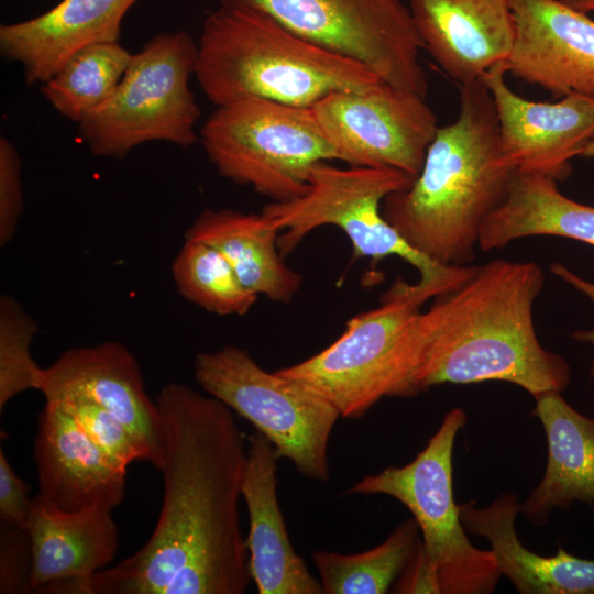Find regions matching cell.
I'll use <instances>...</instances> for the list:
<instances>
[{
    "label": "cell",
    "instance_id": "obj_4",
    "mask_svg": "<svg viewBox=\"0 0 594 594\" xmlns=\"http://www.w3.org/2000/svg\"><path fill=\"white\" fill-rule=\"evenodd\" d=\"M195 77L216 107L254 97L311 108L332 92L362 90L383 80L258 10L228 3H220L204 22Z\"/></svg>",
    "mask_w": 594,
    "mask_h": 594
},
{
    "label": "cell",
    "instance_id": "obj_18",
    "mask_svg": "<svg viewBox=\"0 0 594 594\" xmlns=\"http://www.w3.org/2000/svg\"><path fill=\"white\" fill-rule=\"evenodd\" d=\"M28 530L34 592L92 594L94 575L113 560L119 547L112 510L103 507L65 513L35 496Z\"/></svg>",
    "mask_w": 594,
    "mask_h": 594
},
{
    "label": "cell",
    "instance_id": "obj_31",
    "mask_svg": "<svg viewBox=\"0 0 594 594\" xmlns=\"http://www.w3.org/2000/svg\"><path fill=\"white\" fill-rule=\"evenodd\" d=\"M32 543L28 528L1 524L0 593L31 591Z\"/></svg>",
    "mask_w": 594,
    "mask_h": 594
},
{
    "label": "cell",
    "instance_id": "obj_35",
    "mask_svg": "<svg viewBox=\"0 0 594 594\" xmlns=\"http://www.w3.org/2000/svg\"><path fill=\"white\" fill-rule=\"evenodd\" d=\"M581 156L594 157V138L585 145Z\"/></svg>",
    "mask_w": 594,
    "mask_h": 594
},
{
    "label": "cell",
    "instance_id": "obj_9",
    "mask_svg": "<svg viewBox=\"0 0 594 594\" xmlns=\"http://www.w3.org/2000/svg\"><path fill=\"white\" fill-rule=\"evenodd\" d=\"M195 378L206 394L249 420L306 477L329 481L328 442L338 408L306 384L265 371L244 349L200 352Z\"/></svg>",
    "mask_w": 594,
    "mask_h": 594
},
{
    "label": "cell",
    "instance_id": "obj_33",
    "mask_svg": "<svg viewBox=\"0 0 594 594\" xmlns=\"http://www.w3.org/2000/svg\"><path fill=\"white\" fill-rule=\"evenodd\" d=\"M550 270L570 286L586 295L594 305V283L587 282L561 263L551 264ZM571 336L576 341L588 342L594 345V328L591 330H578ZM590 376L594 377V358L590 366Z\"/></svg>",
    "mask_w": 594,
    "mask_h": 594
},
{
    "label": "cell",
    "instance_id": "obj_20",
    "mask_svg": "<svg viewBox=\"0 0 594 594\" xmlns=\"http://www.w3.org/2000/svg\"><path fill=\"white\" fill-rule=\"evenodd\" d=\"M138 0H62L29 20L0 25V53L23 68L26 84L42 85L77 51L119 42L124 15Z\"/></svg>",
    "mask_w": 594,
    "mask_h": 594
},
{
    "label": "cell",
    "instance_id": "obj_8",
    "mask_svg": "<svg viewBox=\"0 0 594 594\" xmlns=\"http://www.w3.org/2000/svg\"><path fill=\"white\" fill-rule=\"evenodd\" d=\"M197 55L198 44L183 30L160 33L133 54L114 94L77 124L91 154L123 157L152 141L196 143L201 112L189 79Z\"/></svg>",
    "mask_w": 594,
    "mask_h": 594
},
{
    "label": "cell",
    "instance_id": "obj_19",
    "mask_svg": "<svg viewBox=\"0 0 594 594\" xmlns=\"http://www.w3.org/2000/svg\"><path fill=\"white\" fill-rule=\"evenodd\" d=\"M278 459L264 435L256 431L249 438L241 496L249 513L251 578L260 594H323L289 540L277 497Z\"/></svg>",
    "mask_w": 594,
    "mask_h": 594
},
{
    "label": "cell",
    "instance_id": "obj_6",
    "mask_svg": "<svg viewBox=\"0 0 594 594\" xmlns=\"http://www.w3.org/2000/svg\"><path fill=\"white\" fill-rule=\"evenodd\" d=\"M465 422L464 410L452 408L410 463L366 475L349 490L392 496L410 510L422 536L418 552L440 594L492 593L502 576L491 549L469 540L453 497L452 454Z\"/></svg>",
    "mask_w": 594,
    "mask_h": 594
},
{
    "label": "cell",
    "instance_id": "obj_21",
    "mask_svg": "<svg viewBox=\"0 0 594 594\" xmlns=\"http://www.w3.org/2000/svg\"><path fill=\"white\" fill-rule=\"evenodd\" d=\"M521 504L513 493L501 494L488 506L473 501L459 505L470 534L491 544L499 572L521 594H594V561L568 553L562 547L551 557L528 550L518 539L515 522Z\"/></svg>",
    "mask_w": 594,
    "mask_h": 594
},
{
    "label": "cell",
    "instance_id": "obj_12",
    "mask_svg": "<svg viewBox=\"0 0 594 594\" xmlns=\"http://www.w3.org/2000/svg\"><path fill=\"white\" fill-rule=\"evenodd\" d=\"M425 99L382 80L362 90L332 92L311 110L338 161L416 177L439 128Z\"/></svg>",
    "mask_w": 594,
    "mask_h": 594
},
{
    "label": "cell",
    "instance_id": "obj_24",
    "mask_svg": "<svg viewBox=\"0 0 594 594\" xmlns=\"http://www.w3.org/2000/svg\"><path fill=\"white\" fill-rule=\"evenodd\" d=\"M531 235L563 237L594 246V207L564 196L552 178L514 172L506 199L481 228L479 248L501 249Z\"/></svg>",
    "mask_w": 594,
    "mask_h": 594
},
{
    "label": "cell",
    "instance_id": "obj_13",
    "mask_svg": "<svg viewBox=\"0 0 594 594\" xmlns=\"http://www.w3.org/2000/svg\"><path fill=\"white\" fill-rule=\"evenodd\" d=\"M505 74L501 63L480 79L494 102L505 164L515 172L564 180L571 161L594 138V98L571 94L558 102L531 101L507 86Z\"/></svg>",
    "mask_w": 594,
    "mask_h": 594
},
{
    "label": "cell",
    "instance_id": "obj_17",
    "mask_svg": "<svg viewBox=\"0 0 594 594\" xmlns=\"http://www.w3.org/2000/svg\"><path fill=\"white\" fill-rule=\"evenodd\" d=\"M424 48L458 85L505 63L515 22L509 0H409Z\"/></svg>",
    "mask_w": 594,
    "mask_h": 594
},
{
    "label": "cell",
    "instance_id": "obj_11",
    "mask_svg": "<svg viewBox=\"0 0 594 594\" xmlns=\"http://www.w3.org/2000/svg\"><path fill=\"white\" fill-rule=\"evenodd\" d=\"M258 10L295 34L426 98L422 41L402 0H220Z\"/></svg>",
    "mask_w": 594,
    "mask_h": 594
},
{
    "label": "cell",
    "instance_id": "obj_32",
    "mask_svg": "<svg viewBox=\"0 0 594 594\" xmlns=\"http://www.w3.org/2000/svg\"><path fill=\"white\" fill-rule=\"evenodd\" d=\"M33 498L29 497L26 484L10 465L0 449V520L20 528H28Z\"/></svg>",
    "mask_w": 594,
    "mask_h": 594
},
{
    "label": "cell",
    "instance_id": "obj_25",
    "mask_svg": "<svg viewBox=\"0 0 594 594\" xmlns=\"http://www.w3.org/2000/svg\"><path fill=\"white\" fill-rule=\"evenodd\" d=\"M132 56L120 42L82 47L41 85L42 95L59 114L78 124L114 94Z\"/></svg>",
    "mask_w": 594,
    "mask_h": 594
},
{
    "label": "cell",
    "instance_id": "obj_15",
    "mask_svg": "<svg viewBox=\"0 0 594 594\" xmlns=\"http://www.w3.org/2000/svg\"><path fill=\"white\" fill-rule=\"evenodd\" d=\"M36 391L45 399L72 395L86 398L122 421L157 468L162 427L156 402L147 395L138 361L117 341L65 351L41 367Z\"/></svg>",
    "mask_w": 594,
    "mask_h": 594
},
{
    "label": "cell",
    "instance_id": "obj_14",
    "mask_svg": "<svg viewBox=\"0 0 594 594\" xmlns=\"http://www.w3.org/2000/svg\"><path fill=\"white\" fill-rule=\"evenodd\" d=\"M515 37L507 73L553 97L594 98V20L562 0H509Z\"/></svg>",
    "mask_w": 594,
    "mask_h": 594
},
{
    "label": "cell",
    "instance_id": "obj_27",
    "mask_svg": "<svg viewBox=\"0 0 594 594\" xmlns=\"http://www.w3.org/2000/svg\"><path fill=\"white\" fill-rule=\"evenodd\" d=\"M172 276L184 298L219 316H244L258 298L228 260L205 242L185 240L173 261Z\"/></svg>",
    "mask_w": 594,
    "mask_h": 594
},
{
    "label": "cell",
    "instance_id": "obj_22",
    "mask_svg": "<svg viewBox=\"0 0 594 594\" xmlns=\"http://www.w3.org/2000/svg\"><path fill=\"white\" fill-rule=\"evenodd\" d=\"M536 416L544 430L548 460L542 480L521 504L534 525L547 522L550 512L575 502H594V418L572 408L560 392L535 397Z\"/></svg>",
    "mask_w": 594,
    "mask_h": 594
},
{
    "label": "cell",
    "instance_id": "obj_28",
    "mask_svg": "<svg viewBox=\"0 0 594 594\" xmlns=\"http://www.w3.org/2000/svg\"><path fill=\"white\" fill-rule=\"evenodd\" d=\"M36 321L12 296L0 297V410L10 399L36 389L41 367L31 355Z\"/></svg>",
    "mask_w": 594,
    "mask_h": 594
},
{
    "label": "cell",
    "instance_id": "obj_5",
    "mask_svg": "<svg viewBox=\"0 0 594 594\" xmlns=\"http://www.w3.org/2000/svg\"><path fill=\"white\" fill-rule=\"evenodd\" d=\"M415 177L386 167L314 165L307 191L284 202H271L262 212L280 231L277 245L285 257L305 238L323 226L340 228L350 239L356 257L378 263L398 256L414 266L419 280H396L391 287L417 306L462 285L476 266H443L413 249L382 213L383 200L408 188Z\"/></svg>",
    "mask_w": 594,
    "mask_h": 594
},
{
    "label": "cell",
    "instance_id": "obj_30",
    "mask_svg": "<svg viewBox=\"0 0 594 594\" xmlns=\"http://www.w3.org/2000/svg\"><path fill=\"white\" fill-rule=\"evenodd\" d=\"M22 162L15 145L0 138V246L14 238L23 212Z\"/></svg>",
    "mask_w": 594,
    "mask_h": 594
},
{
    "label": "cell",
    "instance_id": "obj_29",
    "mask_svg": "<svg viewBox=\"0 0 594 594\" xmlns=\"http://www.w3.org/2000/svg\"><path fill=\"white\" fill-rule=\"evenodd\" d=\"M68 413L85 432L116 465L128 470L135 460L145 454L130 429L114 415L97 404L79 397L65 395L45 399Z\"/></svg>",
    "mask_w": 594,
    "mask_h": 594
},
{
    "label": "cell",
    "instance_id": "obj_34",
    "mask_svg": "<svg viewBox=\"0 0 594 594\" xmlns=\"http://www.w3.org/2000/svg\"><path fill=\"white\" fill-rule=\"evenodd\" d=\"M573 9L588 13L594 11V0H562Z\"/></svg>",
    "mask_w": 594,
    "mask_h": 594
},
{
    "label": "cell",
    "instance_id": "obj_26",
    "mask_svg": "<svg viewBox=\"0 0 594 594\" xmlns=\"http://www.w3.org/2000/svg\"><path fill=\"white\" fill-rule=\"evenodd\" d=\"M414 518L400 524L381 544L354 554L315 551L323 594H383L403 574L418 544Z\"/></svg>",
    "mask_w": 594,
    "mask_h": 594
},
{
    "label": "cell",
    "instance_id": "obj_16",
    "mask_svg": "<svg viewBox=\"0 0 594 594\" xmlns=\"http://www.w3.org/2000/svg\"><path fill=\"white\" fill-rule=\"evenodd\" d=\"M38 492L65 513L103 507L113 510L124 497L127 471L116 465L77 425L51 402L38 415L33 452Z\"/></svg>",
    "mask_w": 594,
    "mask_h": 594
},
{
    "label": "cell",
    "instance_id": "obj_10",
    "mask_svg": "<svg viewBox=\"0 0 594 594\" xmlns=\"http://www.w3.org/2000/svg\"><path fill=\"white\" fill-rule=\"evenodd\" d=\"M419 307L392 290L381 306L352 317L319 353L277 370L331 402L343 418H360L383 397H407L419 338Z\"/></svg>",
    "mask_w": 594,
    "mask_h": 594
},
{
    "label": "cell",
    "instance_id": "obj_2",
    "mask_svg": "<svg viewBox=\"0 0 594 594\" xmlns=\"http://www.w3.org/2000/svg\"><path fill=\"white\" fill-rule=\"evenodd\" d=\"M544 285L535 262L497 258L419 312L418 360L407 397L441 384L504 381L534 398L563 392L570 366L539 342L534 304Z\"/></svg>",
    "mask_w": 594,
    "mask_h": 594
},
{
    "label": "cell",
    "instance_id": "obj_3",
    "mask_svg": "<svg viewBox=\"0 0 594 594\" xmlns=\"http://www.w3.org/2000/svg\"><path fill=\"white\" fill-rule=\"evenodd\" d=\"M459 87L458 119L438 128L411 185L382 204L403 239L443 266L474 258L481 228L506 199L515 172L502 157L488 89L481 80Z\"/></svg>",
    "mask_w": 594,
    "mask_h": 594
},
{
    "label": "cell",
    "instance_id": "obj_7",
    "mask_svg": "<svg viewBox=\"0 0 594 594\" xmlns=\"http://www.w3.org/2000/svg\"><path fill=\"white\" fill-rule=\"evenodd\" d=\"M200 140L221 176L272 202L300 197L314 165L338 160L311 108L263 98L217 106L201 127Z\"/></svg>",
    "mask_w": 594,
    "mask_h": 594
},
{
    "label": "cell",
    "instance_id": "obj_1",
    "mask_svg": "<svg viewBox=\"0 0 594 594\" xmlns=\"http://www.w3.org/2000/svg\"><path fill=\"white\" fill-rule=\"evenodd\" d=\"M155 402L160 517L139 551L94 575L92 594H242L252 581L239 518L248 447L233 413L177 383Z\"/></svg>",
    "mask_w": 594,
    "mask_h": 594
},
{
    "label": "cell",
    "instance_id": "obj_23",
    "mask_svg": "<svg viewBox=\"0 0 594 594\" xmlns=\"http://www.w3.org/2000/svg\"><path fill=\"white\" fill-rule=\"evenodd\" d=\"M280 231L261 211L205 209L187 229L185 240L205 242L231 264L242 284L257 296L287 304L302 283L280 254Z\"/></svg>",
    "mask_w": 594,
    "mask_h": 594
}]
</instances>
